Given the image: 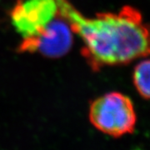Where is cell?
Wrapping results in <instances>:
<instances>
[{"label":"cell","mask_w":150,"mask_h":150,"mask_svg":"<svg viewBox=\"0 0 150 150\" xmlns=\"http://www.w3.org/2000/svg\"><path fill=\"white\" fill-rule=\"evenodd\" d=\"M56 1L59 14L82 39V54L93 70L128 64L150 55V24L134 8L125 6L117 13L89 18L68 0Z\"/></svg>","instance_id":"cell-1"},{"label":"cell","mask_w":150,"mask_h":150,"mask_svg":"<svg viewBox=\"0 0 150 150\" xmlns=\"http://www.w3.org/2000/svg\"><path fill=\"white\" fill-rule=\"evenodd\" d=\"M88 118L92 125L113 138L132 134L137 123L134 103L129 97L119 92H110L91 103Z\"/></svg>","instance_id":"cell-2"},{"label":"cell","mask_w":150,"mask_h":150,"mask_svg":"<svg viewBox=\"0 0 150 150\" xmlns=\"http://www.w3.org/2000/svg\"><path fill=\"white\" fill-rule=\"evenodd\" d=\"M74 33L69 23L59 13L38 35L23 38L19 51L37 52L48 58H60L72 48Z\"/></svg>","instance_id":"cell-3"},{"label":"cell","mask_w":150,"mask_h":150,"mask_svg":"<svg viewBox=\"0 0 150 150\" xmlns=\"http://www.w3.org/2000/svg\"><path fill=\"white\" fill-rule=\"evenodd\" d=\"M58 15L56 0H18L12 10L11 19L23 39L38 35Z\"/></svg>","instance_id":"cell-4"},{"label":"cell","mask_w":150,"mask_h":150,"mask_svg":"<svg viewBox=\"0 0 150 150\" xmlns=\"http://www.w3.org/2000/svg\"><path fill=\"white\" fill-rule=\"evenodd\" d=\"M133 81L136 90L143 98L150 99V59L141 60L134 67Z\"/></svg>","instance_id":"cell-5"}]
</instances>
